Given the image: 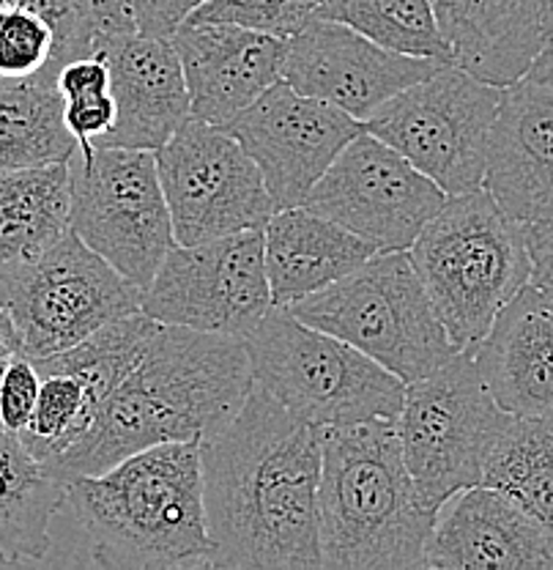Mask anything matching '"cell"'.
<instances>
[{
  "mask_svg": "<svg viewBox=\"0 0 553 570\" xmlns=\"http://www.w3.org/2000/svg\"><path fill=\"white\" fill-rule=\"evenodd\" d=\"M253 387L244 337L159 324L138 365L50 469L69 483L80 474H102L154 444H204L239 417Z\"/></svg>",
  "mask_w": 553,
  "mask_h": 570,
  "instance_id": "obj_2",
  "label": "cell"
},
{
  "mask_svg": "<svg viewBox=\"0 0 553 570\" xmlns=\"http://www.w3.org/2000/svg\"><path fill=\"white\" fill-rule=\"evenodd\" d=\"M324 0H206L189 22H230L253 31L294 39L307 22L318 17Z\"/></svg>",
  "mask_w": 553,
  "mask_h": 570,
  "instance_id": "obj_33",
  "label": "cell"
},
{
  "mask_svg": "<svg viewBox=\"0 0 553 570\" xmlns=\"http://www.w3.org/2000/svg\"><path fill=\"white\" fill-rule=\"evenodd\" d=\"M376 253L371 242L307 206L279 209L264 228L271 302L275 307H294L359 269Z\"/></svg>",
  "mask_w": 553,
  "mask_h": 570,
  "instance_id": "obj_23",
  "label": "cell"
},
{
  "mask_svg": "<svg viewBox=\"0 0 553 570\" xmlns=\"http://www.w3.org/2000/svg\"><path fill=\"white\" fill-rule=\"evenodd\" d=\"M447 198L397 148L362 129L318 178L305 206L392 253L412 249Z\"/></svg>",
  "mask_w": 553,
  "mask_h": 570,
  "instance_id": "obj_14",
  "label": "cell"
},
{
  "mask_svg": "<svg viewBox=\"0 0 553 570\" xmlns=\"http://www.w3.org/2000/svg\"><path fill=\"white\" fill-rule=\"evenodd\" d=\"M118 107L112 94H97V97L69 99L63 102V121L71 138L77 140V148H91L116 127Z\"/></svg>",
  "mask_w": 553,
  "mask_h": 570,
  "instance_id": "obj_35",
  "label": "cell"
},
{
  "mask_svg": "<svg viewBox=\"0 0 553 570\" xmlns=\"http://www.w3.org/2000/svg\"><path fill=\"white\" fill-rule=\"evenodd\" d=\"M223 129L255 159L279 212L307 204L318 178L362 132V121L279 80Z\"/></svg>",
  "mask_w": 553,
  "mask_h": 570,
  "instance_id": "obj_15",
  "label": "cell"
},
{
  "mask_svg": "<svg viewBox=\"0 0 553 570\" xmlns=\"http://www.w3.org/2000/svg\"><path fill=\"white\" fill-rule=\"evenodd\" d=\"M442 67V61L401 56L343 22L315 17L288 41L283 80L365 121L386 99Z\"/></svg>",
  "mask_w": 553,
  "mask_h": 570,
  "instance_id": "obj_16",
  "label": "cell"
},
{
  "mask_svg": "<svg viewBox=\"0 0 553 570\" xmlns=\"http://www.w3.org/2000/svg\"><path fill=\"white\" fill-rule=\"evenodd\" d=\"M425 568L553 570V532L502 491L472 485L438 513Z\"/></svg>",
  "mask_w": 553,
  "mask_h": 570,
  "instance_id": "obj_20",
  "label": "cell"
},
{
  "mask_svg": "<svg viewBox=\"0 0 553 570\" xmlns=\"http://www.w3.org/2000/svg\"><path fill=\"white\" fill-rule=\"evenodd\" d=\"M75 151L52 77L0 82V174L69 163Z\"/></svg>",
  "mask_w": 553,
  "mask_h": 570,
  "instance_id": "obj_26",
  "label": "cell"
},
{
  "mask_svg": "<svg viewBox=\"0 0 553 570\" xmlns=\"http://www.w3.org/2000/svg\"><path fill=\"white\" fill-rule=\"evenodd\" d=\"M67 504L97 566L211 568L200 442L154 444L102 474L71 478Z\"/></svg>",
  "mask_w": 553,
  "mask_h": 570,
  "instance_id": "obj_3",
  "label": "cell"
},
{
  "mask_svg": "<svg viewBox=\"0 0 553 570\" xmlns=\"http://www.w3.org/2000/svg\"><path fill=\"white\" fill-rule=\"evenodd\" d=\"M285 311L350 343L403 384L431 376L463 352L450 341L408 249H378L359 269Z\"/></svg>",
  "mask_w": 553,
  "mask_h": 570,
  "instance_id": "obj_6",
  "label": "cell"
},
{
  "mask_svg": "<svg viewBox=\"0 0 553 570\" xmlns=\"http://www.w3.org/2000/svg\"><path fill=\"white\" fill-rule=\"evenodd\" d=\"M493 401L515 417H553V296L526 283L468 348Z\"/></svg>",
  "mask_w": 553,
  "mask_h": 570,
  "instance_id": "obj_21",
  "label": "cell"
},
{
  "mask_svg": "<svg viewBox=\"0 0 553 570\" xmlns=\"http://www.w3.org/2000/svg\"><path fill=\"white\" fill-rule=\"evenodd\" d=\"M17 356H22L20 332H17L11 313L0 307V382H3V373L9 371V365Z\"/></svg>",
  "mask_w": 553,
  "mask_h": 570,
  "instance_id": "obj_39",
  "label": "cell"
},
{
  "mask_svg": "<svg viewBox=\"0 0 553 570\" xmlns=\"http://www.w3.org/2000/svg\"><path fill=\"white\" fill-rule=\"evenodd\" d=\"M140 307L159 324L247 337L275 307L264 228L176 245L142 288Z\"/></svg>",
  "mask_w": 553,
  "mask_h": 570,
  "instance_id": "obj_13",
  "label": "cell"
},
{
  "mask_svg": "<svg viewBox=\"0 0 553 570\" xmlns=\"http://www.w3.org/2000/svg\"><path fill=\"white\" fill-rule=\"evenodd\" d=\"M318 515L324 568H425L438 510L416 491L395 420L324 428Z\"/></svg>",
  "mask_w": 553,
  "mask_h": 570,
  "instance_id": "obj_4",
  "label": "cell"
},
{
  "mask_svg": "<svg viewBox=\"0 0 553 570\" xmlns=\"http://www.w3.org/2000/svg\"><path fill=\"white\" fill-rule=\"evenodd\" d=\"M41 373L31 356H17L0 382V425L11 433H22L31 423L39 401Z\"/></svg>",
  "mask_w": 553,
  "mask_h": 570,
  "instance_id": "obj_34",
  "label": "cell"
},
{
  "mask_svg": "<svg viewBox=\"0 0 553 570\" xmlns=\"http://www.w3.org/2000/svg\"><path fill=\"white\" fill-rule=\"evenodd\" d=\"M97 412V401L75 373H41L39 401L20 439L36 459L50 466L88 431Z\"/></svg>",
  "mask_w": 553,
  "mask_h": 570,
  "instance_id": "obj_30",
  "label": "cell"
},
{
  "mask_svg": "<svg viewBox=\"0 0 553 570\" xmlns=\"http://www.w3.org/2000/svg\"><path fill=\"white\" fill-rule=\"evenodd\" d=\"M174 45L189 91V118L223 127L283 80L288 41L230 22H189Z\"/></svg>",
  "mask_w": 553,
  "mask_h": 570,
  "instance_id": "obj_18",
  "label": "cell"
},
{
  "mask_svg": "<svg viewBox=\"0 0 553 570\" xmlns=\"http://www.w3.org/2000/svg\"><path fill=\"white\" fill-rule=\"evenodd\" d=\"M324 428L255 384L239 417L200 444L211 568H324Z\"/></svg>",
  "mask_w": 553,
  "mask_h": 570,
  "instance_id": "obj_1",
  "label": "cell"
},
{
  "mask_svg": "<svg viewBox=\"0 0 553 570\" xmlns=\"http://www.w3.org/2000/svg\"><path fill=\"white\" fill-rule=\"evenodd\" d=\"M483 187L519 223L553 214V50L502 88Z\"/></svg>",
  "mask_w": 553,
  "mask_h": 570,
  "instance_id": "obj_17",
  "label": "cell"
},
{
  "mask_svg": "<svg viewBox=\"0 0 553 570\" xmlns=\"http://www.w3.org/2000/svg\"><path fill=\"white\" fill-rule=\"evenodd\" d=\"M56 88L63 97V102L107 94L110 91V67H107V61L99 52L75 58V61H67L58 69Z\"/></svg>",
  "mask_w": 553,
  "mask_h": 570,
  "instance_id": "obj_36",
  "label": "cell"
},
{
  "mask_svg": "<svg viewBox=\"0 0 553 570\" xmlns=\"http://www.w3.org/2000/svg\"><path fill=\"white\" fill-rule=\"evenodd\" d=\"M67 504V483L41 463L20 433L0 425V562H39L50 551L52 515Z\"/></svg>",
  "mask_w": 553,
  "mask_h": 570,
  "instance_id": "obj_25",
  "label": "cell"
},
{
  "mask_svg": "<svg viewBox=\"0 0 553 570\" xmlns=\"http://www.w3.org/2000/svg\"><path fill=\"white\" fill-rule=\"evenodd\" d=\"M71 230L112 269L148 288L176 234L157 170L140 148H77L69 159Z\"/></svg>",
  "mask_w": 553,
  "mask_h": 570,
  "instance_id": "obj_9",
  "label": "cell"
},
{
  "mask_svg": "<svg viewBox=\"0 0 553 570\" xmlns=\"http://www.w3.org/2000/svg\"><path fill=\"white\" fill-rule=\"evenodd\" d=\"M157 330L159 321L142 311L129 313V316L110 321L67 352L36 360V367L39 373H75L77 379H82L97 406H102L107 395L138 365Z\"/></svg>",
  "mask_w": 553,
  "mask_h": 570,
  "instance_id": "obj_28",
  "label": "cell"
},
{
  "mask_svg": "<svg viewBox=\"0 0 553 570\" xmlns=\"http://www.w3.org/2000/svg\"><path fill=\"white\" fill-rule=\"evenodd\" d=\"M523 239H526L529 261H532L529 283L553 296V214L523 223Z\"/></svg>",
  "mask_w": 553,
  "mask_h": 570,
  "instance_id": "obj_37",
  "label": "cell"
},
{
  "mask_svg": "<svg viewBox=\"0 0 553 570\" xmlns=\"http://www.w3.org/2000/svg\"><path fill=\"white\" fill-rule=\"evenodd\" d=\"M427 296L457 348H472L529 283L523 223L485 187L450 195L408 249Z\"/></svg>",
  "mask_w": 553,
  "mask_h": 570,
  "instance_id": "obj_5",
  "label": "cell"
},
{
  "mask_svg": "<svg viewBox=\"0 0 553 570\" xmlns=\"http://www.w3.org/2000/svg\"><path fill=\"white\" fill-rule=\"evenodd\" d=\"M69 228V163L0 174V294Z\"/></svg>",
  "mask_w": 553,
  "mask_h": 570,
  "instance_id": "obj_24",
  "label": "cell"
},
{
  "mask_svg": "<svg viewBox=\"0 0 553 570\" xmlns=\"http://www.w3.org/2000/svg\"><path fill=\"white\" fill-rule=\"evenodd\" d=\"M543 0H431L450 63L504 88L545 50Z\"/></svg>",
  "mask_w": 553,
  "mask_h": 570,
  "instance_id": "obj_22",
  "label": "cell"
},
{
  "mask_svg": "<svg viewBox=\"0 0 553 570\" xmlns=\"http://www.w3.org/2000/svg\"><path fill=\"white\" fill-rule=\"evenodd\" d=\"M498 97L502 88L444 63L386 99L362 129L397 148L447 195H463L483 187Z\"/></svg>",
  "mask_w": 553,
  "mask_h": 570,
  "instance_id": "obj_10",
  "label": "cell"
},
{
  "mask_svg": "<svg viewBox=\"0 0 553 570\" xmlns=\"http://www.w3.org/2000/svg\"><path fill=\"white\" fill-rule=\"evenodd\" d=\"M154 154L178 245L266 228L277 212L255 159L223 127L187 118Z\"/></svg>",
  "mask_w": 553,
  "mask_h": 570,
  "instance_id": "obj_12",
  "label": "cell"
},
{
  "mask_svg": "<svg viewBox=\"0 0 553 570\" xmlns=\"http://www.w3.org/2000/svg\"><path fill=\"white\" fill-rule=\"evenodd\" d=\"M206 0H132L140 33L174 36V31Z\"/></svg>",
  "mask_w": 553,
  "mask_h": 570,
  "instance_id": "obj_38",
  "label": "cell"
},
{
  "mask_svg": "<svg viewBox=\"0 0 553 570\" xmlns=\"http://www.w3.org/2000/svg\"><path fill=\"white\" fill-rule=\"evenodd\" d=\"M510 414L493 401L468 348L419 382L406 384L395 417L403 461L419 497L442 513L472 485H483L487 450Z\"/></svg>",
  "mask_w": 553,
  "mask_h": 570,
  "instance_id": "obj_8",
  "label": "cell"
},
{
  "mask_svg": "<svg viewBox=\"0 0 553 570\" xmlns=\"http://www.w3.org/2000/svg\"><path fill=\"white\" fill-rule=\"evenodd\" d=\"M58 75L56 28L26 6L0 3V82Z\"/></svg>",
  "mask_w": 553,
  "mask_h": 570,
  "instance_id": "obj_32",
  "label": "cell"
},
{
  "mask_svg": "<svg viewBox=\"0 0 553 570\" xmlns=\"http://www.w3.org/2000/svg\"><path fill=\"white\" fill-rule=\"evenodd\" d=\"M540 28H543L545 47L553 50V0H543L540 3Z\"/></svg>",
  "mask_w": 553,
  "mask_h": 570,
  "instance_id": "obj_40",
  "label": "cell"
},
{
  "mask_svg": "<svg viewBox=\"0 0 553 570\" xmlns=\"http://www.w3.org/2000/svg\"><path fill=\"white\" fill-rule=\"evenodd\" d=\"M318 17L343 22L401 56L450 63L431 0H324Z\"/></svg>",
  "mask_w": 553,
  "mask_h": 570,
  "instance_id": "obj_29",
  "label": "cell"
},
{
  "mask_svg": "<svg viewBox=\"0 0 553 570\" xmlns=\"http://www.w3.org/2000/svg\"><path fill=\"white\" fill-rule=\"evenodd\" d=\"M39 11L58 36V69L75 58L93 56L97 41L112 33L140 31L132 0H0Z\"/></svg>",
  "mask_w": 553,
  "mask_h": 570,
  "instance_id": "obj_31",
  "label": "cell"
},
{
  "mask_svg": "<svg viewBox=\"0 0 553 570\" xmlns=\"http://www.w3.org/2000/svg\"><path fill=\"white\" fill-rule=\"evenodd\" d=\"M483 485L521 504L553 532V417H515L487 450Z\"/></svg>",
  "mask_w": 553,
  "mask_h": 570,
  "instance_id": "obj_27",
  "label": "cell"
},
{
  "mask_svg": "<svg viewBox=\"0 0 553 570\" xmlns=\"http://www.w3.org/2000/svg\"><path fill=\"white\" fill-rule=\"evenodd\" d=\"M110 67L116 127L93 146L159 151L189 118V91L170 36L112 33L97 41Z\"/></svg>",
  "mask_w": 553,
  "mask_h": 570,
  "instance_id": "obj_19",
  "label": "cell"
},
{
  "mask_svg": "<svg viewBox=\"0 0 553 570\" xmlns=\"http://www.w3.org/2000/svg\"><path fill=\"white\" fill-rule=\"evenodd\" d=\"M253 379L296 417L318 428L395 420L406 384L350 343L271 307L247 337Z\"/></svg>",
  "mask_w": 553,
  "mask_h": 570,
  "instance_id": "obj_7",
  "label": "cell"
},
{
  "mask_svg": "<svg viewBox=\"0 0 553 570\" xmlns=\"http://www.w3.org/2000/svg\"><path fill=\"white\" fill-rule=\"evenodd\" d=\"M140 305L142 288L71 228L0 294V307L20 332L22 354L33 362L67 352L110 321L142 311Z\"/></svg>",
  "mask_w": 553,
  "mask_h": 570,
  "instance_id": "obj_11",
  "label": "cell"
}]
</instances>
